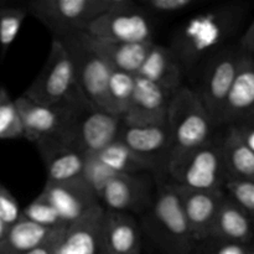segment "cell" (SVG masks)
<instances>
[{"label": "cell", "instance_id": "1", "mask_svg": "<svg viewBox=\"0 0 254 254\" xmlns=\"http://www.w3.org/2000/svg\"><path fill=\"white\" fill-rule=\"evenodd\" d=\"M246 12L242 4H222L197 12L179 25L169 47L185 74L200 68L211 55L225 47L242 25Z\"/></svg>", "mask_w": 254, "mask_h": 254}, {"label": "cell", "instance_id": "2", "mask_svg": "<svg viewBox=\"0 0 254 254\" xmlns=\"http://www.w3.org/2000/svg\"><path fill=\"white\" fill-rule=\"evenodd\" d=\"M143 230L163 254H191L195 246L178 186L161 183L144 211Z\"/></svg>", "mask_w": 254, "mask_h": 254}, {"label": "cell", "instance_id": "3", "mask_svg": "<svg viewBox=\"0 0 254 254\" xmlns=\"http://www.w3.org/2000/svg\"><path fill=\"white\" fill-rule=\"evenodd\" d=\"M166 124L173 139L170 160L207 143L216 128L195 89L185 86L171 98Z\"/></svg>", "mask_w": 254, "mask_h": 254}, {"label": "cell", "instance_id": "4", "mask_svg": "<svg viewBox=\"0 0 254 254\" xmlns=\"http://www.w3.org/2000/svg\"><path fill=\"white\" fill-rule=\"evenodd\" d=\"M170 183L191 190L225 191L228 181L221 150V136L170 160L166 170Z\"/></svg>", "mask_w": 254, "mask_h": 254}, {"label": "cell", "instance_id": "5", "mask_svg": "<svg viewBox=\"0 0 254 254\" xmlns=\"http://www.w3.org/2000/svg\"><path fill=\"white\" fill-rule=\"evenodd\" d=\"M121 0H31L25 4L32 15L46 26L52 39L83 32L93 20L108 12Z\"/></svg>", "mask_w": 254, "mask_h": 254}, {"label": "cell", "instance_id": "6", "mask_svg": "<svg viewBox=\"0 0 254 254\" xmlns=\"http://www.w3.org/2000/svg\"><path fill=\"white\" fill-rule=\"evenodd\" d=\"M87 103L89 102L79 89L62 103L51 107L35 103L25 96L15 99L24 136L35 144L55 136H67L74 116Z\"/></svg>", "mask_w": 254, "mask_h": 254}, {"label": "cell", "instance_id": "7", "mask_svg": "<svg viewBox=\"0 0 254 254\" xmlns=\"http://www.w3.org/2000/svg\"><path fill=\"white\" fill-rule=\"evenodd\" d=\"M82 34L126 44L154 42L153 16L133 0H121L116 7L93 20Z\"/></svg>", "mask_w": 254, "mask_h": 254}, {"label": "cell", "instance_id": "8", "mask_svg": "<svg viewBox=\"0 0 254 254\" xmlns=\"http://www.w3.org/2000/svg\"><path fill=\"white\" fill-rule=\"evenodd\" d=\"M246 52L241 47H223L202 64L196 93L217 128L226 99Z\"/></svg>", "mask_w": 254, "mask_h": 254}, {"label": "cell", "instance_id": "9", "mask_svg": "<svg viewBox=\"0 0 254 254\" xmlns=\"http://www.w3.org/2000/svg\"><path fill=\"white\" fill-rule=\"evenodd\" d=\"M57 40L68 54L79 91L92 106L107 111V86L112 67L88 46L82 32Z\"/></svg>", "mask_w": 254, "mask_h": 254}, {"label": "cell", "instance_id": "10", "mask_svg": "<svg viewBox=\"0 0 254 254\" xmlns=\"http://www.w3.org/2000/svg\"><path fill=\"white\" fill-rule=\"evenodd\" d=\"M77 89L68 54L60 40L52 39L41 71L22 96L37 104L51 107L66 101Z\"/></svg>", "mask_w": 254, "mask_h": 254}, {"label": "cell", "instance_id": "11", "mask_svg": "<svg viewBox=\"0 0 254 254\" xmlns=\"http://www.w3.org/2000/svg\"><path fill=\"white\" fill-rule=\"evenodd\" d=\"M121 128V117L87 103L74 116L66 138L87 155H96L118 139Z\"/></svg>", "mask_w": 254, "mask_h": 254}, {"label": "cell", "instance_id": "12", "mask_svg": "<svg viewBox=\"0 0 254 254\" xmlns=\"http://www.w3.org/2000/svg\"><path fill=\"white\" fill-rule=\"evenodd\" d=\"M118 139L148 165L151 173L166 175L173 154V139L168 124L126 126L122 123Z\"/></svg>", "mask_w": 254, "mask_h": 254}, {"label": "cell", "instance_id": "13", "mask_svg": "<svg viewBox=\"0 0 254 254\" xmlns=\"http://www.w3.org/2000/svg\"><path fill=\"white\" fill-rule=\"evenodd\" d=\"M151 184L145 174H117L106 185L99 203L107 211L144 212L153 200Z\"/></svg>", "mask_w": 254, "mask_h": 254}, {"label": "cell", "instance_id": "14", "mask_svg": "<svg viewBox=\"0 0 254 254\" xmlns=\"http://www.w3.org/2000/svg\"><path fill=\"white\" fill-rule=\"evenodd\" d=\"M46 168V183H64L82 178L88 155L66 136H55L36 143Z\"/></svg>", "mask_w": 254, "mask_h": 254}, {"label": "cell", "instance_id": "15", "mask_svg": "<svg viewBox=\"0 0 254 254\" xmlns=\"http://www.w3.org/2000/svg\"><path fill=\"white\" fill-rule=\"evenodd\" d=\"M173 92L136 76L133 98L127 113L122 117L126 126H163L168 122Z\"/></svg>", "mask_w": 254, "mask_h": 254}, {"label": "cell", "instance_id": "16", "mask_svg": "<svg viewBox=\"0 0 254 254\" xmlns=\"http://www.w3.org/2000/svg\"><path fill=\"white\" fill-rule=\"evenodd\" d=\"M41 193L54 205L66 226L101 205L96 192L83 178L64 183H46Z\"/></svg>", "mask_w": 254, "mask_h": 254}, {"label": "cell", "instance_id": "17", "mask_svg": "<svg viewBox=\"0 0 254 254\" xmlns=\"http://www.w3.org/2000/svg\"><path fill=\"white\" fill-rule=\"evenodd\" d=\"M251 122H254V57L246 52L217 127Z\"/></svg>", "mask_w": 254, "mask_h": 254}, {"label": "cell", "instance_id": "18", "mask_svg": "<svg viewBox=\"0 0 254 254\" xmlns=\"http://www.w3.org/2000/svg\"><path fill=\"white\" fill-rule=\"evenodd\" d=\"M104 208L96 206L64 228L56 254H106L102 242Z\"/></svg>", "mask_w": 254, "mask_h": 254}, {"label": "cell", "instance_id": "19", "mask_svg": "<svg viewBox=\"0 0 254 254\" xmlns=\"http://www.w3.org/2000/svg\"><path fill=\"white\" fill-rule=\"evenodd\" d=\"M178 190L195 243L208 238L212 232L218 208L225 198L226 192L191 190L181 186H178Z\"/></svg>", "mask_w": 254, "mask_h": 254}, {"label": "cell", "instance_id": "20", "mask_svg": "<svg viewBox=\"0 0 254 254\" xmlns=\"http://www.w3.org/2000/svg\"><path fill=\"white\" fill-rule=\"evenodd\" d=\"M102 242L106 254H140L141 231L130 213L104 210Z\"/></svg>", "mask_w": 254, "mask_h": 254}, {"label": "cell", "instance_id": "21", "mask_svg": "<svg viewBox=\"0 0 254 254\" xmlns=\"http://www.w3.org/2000/svg\"><path fill=\"white\" fill-rule=\"evenodd\" d=\"M138 76L175 93L183 87L185 72L170 47L154 42L139 69Z\"/></svg>", "mask_w": 254, "mask_h": 254}, {"label": "cell", "instance_id": "22", "mask_svg": "<svg viewBox=\"0 0 254 254\" xmlns=\"http://www.w3.org/2000/svg\"><path fill=\"white\" fill-rule=\"evenodd\" d=\"M88 46L101 56L112 69L123 71L138 76V72L154 42L146 44H126L94 39L83 34Z\"/></svg>", "mask_w": 254, "mask_h": 254}, {"label": "cell", "instance_id": "23", "mask_svg": "<svg viewBox=\"0 0 254 254\" xmlns=\"http://www.w3.org/2000/svg\"><path fill=\"white\" fill-rule=\"evenodd\" d=\"M210 237L251 246L254 238V223L250 216L226 195L218 208Z\"/></svg>", "mask_w": 254, "mask_h": 254}, {"label": "cell", "instance_id": "24", "mask_svg": "<svg viewBox=\"0 0 254 254\" xmlns=\"http://www.w3.org/2000/svg\"><path fill=\"white\" fill-rule=\"evenodd\" d=\"M221 150L228 180H252L254 153L241 139L233 127H227L221 136Z\"/></svg>", "mask_w": 254, "mask_h": 254}, {"label": "cell", "instance_id": "25", "mask_svg": "<svg viewBox=\"0 0 254 254\" xmlns=\"http://www.w3.org/2000/svg\"><path fill=\"white\" fill-rule=\"evenodd\" d=\"M60 228L61 227H44L21 217V220L9 227L5 238L0 242V254H25L30 252L49 241Z\"/></svg>", "mask_w": 254, "mask_h": 254}, {"label": "cell", "instance_id": "26", "mask_svg": "<svg viewBox=\"0 0 254 254\" xmlns=\"http://www.w3.org/2000/svg\"><path fill=\"white\" fill-rule=\"evenodd\" d=\"M94 156L116 174L151 173L148 165L119 139L109 144Z\"/></svg>", "mask_w": 254, "mask_h": 254}, {"label": "cell", "instance_id": "27", "mask_svg": "<svg viewBox=\"0 0 254 254\" xmlns=\"http://www.w3.org/2000/svg\"><path fill=\"white\" fill-rule=\"evenodd\" d=\"M135 83V74L112 69L107 86V111L109 113L121 118L127 113L133 98Z\"/></svg>", "mask_w": 254, "mask_h": 254}, {"label": "cell", "instance_id": "28", "mask_svg": "<svg viewBox=\"0 0 254 254\" xmlns=\"http://www.w3.org/2000/svg\"><path fill=\"white\" fill-rule=\"evenodd\" d=\"M22 217L36 225L49 228H59L66 226L51 202L40 193L32 202L22 208Z\"/></svg>", "mask_w": 254, "mask_h": 254}, {"label": "cell", "instance_id": "29", "mask_svg": "<svg viewBox=\"0 0 254 254\" xmlns=\"http://www.w3.org/2000/svg\"><path fill=\"white\" fill-rule=\"evenodd\" d=\"M26 15L25 6L6 5L0 7V47L4 51L14 42Z\"/></svg>", "mask_w": 254, "mask_h": 254}, {"label": "cell", "instance_id": "30", "mask_svg": "<svg viewBox=\"0 0 254 254\" xmlns=\"http://www.w3.org/2000/svg\"><path fill=\"white\" fill-rule=\"evenodd\" d=\"M19 136H24V129L16 104L5 92H0V139Z\"/></svg>", "mask_w": 254, "mask_h": 254}, {"label": "cell", "instance_id": "31", "mask_svg": "<svg viewBox=\"0 0 254 254\" xmlns=\"http://www.w3.org/2000/svg\"><path fill=\"white\" fill-rule=\"evenodd\" d=\"M225 192L250 216L254 223V181L228 180L225 185Z\"/></svg>", "mask_w": 254, "mask_h": 254}, {"label": "cell", "instance_id": "32", "mask_svg": "<svg viewBox=\"0 0 254 254\" xmlns=\"http://www.w3.org/2000/svg\"><path fill=\"white\" fill-rule=\"evenodd\" d=\"M116 175V173H113L111 169L107 168L96 156L88 155L86 165H84L83 174H82V178L91 186L92 190L96 192L97 197H98L102 191H103V189L106 188L107 184Z\"/></svg>", "mask_w": 254, "mask_h": 254}, {"label": "cell", "instance_id": "33", "mask_svg": "<svg viewBox=\"0 0 254 254\" xmlns=\"http://www.w3.org/2000/svg\"><path fill=\"white\" fill-rule=\"evenodd\" d=\"M150 16L174 15L189 11L198 5V0H140L135 1Z\"/></svg>", "mask_w": 254, "mask_h": 254}, {"label": "cell", "instance_id": "34", "mask_svg": "<svg viewBox=\"0 0 254 254\" xmlns=\"http://www.w3.org/2000/svg\"><path fill=\"white\" fill-rule=\"evenodd\" d=\"M250 247L251 246L208 237L196 242L191 254H247Z\"/></svg>", "mask_w": 254, "mask_h": 254}, {"label": "cell", "instance_id": "35", "mask_svg": "<svg viewBox=\"0 0 254 254\" xmlns=\"http://www.w3.org/2000/svg\"><path fill=\"white\" fill-rule=\"evenodd\" d=\"M22 210L20 208L16 198L10 193V191L2 185H0V220L7 226L12 225L21 220Z\"/></svg>", "mask_w": 254, "mask_h": 254}, {"label": "cell", "instance_id": "36", "mask_svg": "<svg viewBox=\"0 0 254 254\" xmlns=\"http://www.w3.org/2000/svg\"><path fill=\"white\" fill-rule=\"evenodd\" d=\"M64 227H66V226H64ZM64 227H61L60 230H57V232L55 233V235L52 236L49 241H46V242L42 243L41 246L34 248V250H31L30 252H27L25 254H56L60 237H61Z\"/></svg>", "mask_w": 254, "mask_h": 254}, {"label": "cell", "instance_id": "37", "mask_svg": "<svg viewBox=\"0 0 254 254\" xmlns=\"http://www.w3.org/2000/svg\"><path fill=\"white\" fill-rule=\"evenodd\" d=\"M230 127H233V128L236 129V131H237L238 135L241 136V139L245 141L246 145L254 153V122H251V123L235 124V126Z\"/></svg>", "mask_w": 254, "mask_h": 254}, {"label": "cell", "instance_id": "38", "mask_svg": "<svg viewBox=\"0 0 254 254\" xmlns=\"http://www.w3.org/2000/svg\"><path fill=\"white\" fill-rule=\"evenodd\" d=\"M240 47L247 54L254 55V21L247 27L245 34L241 37Z\"/></svg>", "mask_w": 254, "mask_h": 254}, {"label": "cell", "instance_id": "39", "mask_svg": "<svg viewBox=\"0 0 254 254\" xmlns=\"http://www.w3.org/2000/svg\"><path fill=\"white\" fill-rule=\"evenodd\" d=\"M7 230H9V227H7V226L0 220V242L5 238V236H6L7 233Z\"/></svg>", "mask_w": 254, "mask_h": 254}, {"label": "cell", "instance_id": "40", "mask_svg": "<svg viewBox=\"0 0 254 254\" xmlns=\"http://www.w3.org/2000/svg\"><path fill=\"white\" fill-rule=\"evenodd\" d=\"M247 254H254V246L251 245V247H250V250H248Z\"/></svg>", "mask_w": 254, "mask_h": 254}, {"label": "cell", "instance_id": "41", "mask_svg": "<svg viewBox=\"0 0 254 254\" xmlns=\"http://www.w3.org/2000/svg\"><path fill=\"white\" fill-rule=\"evenodd\" d=\"M252 180H253V181H254V178H253V179H252Z\"/></svg>", "mask_w": 254, "mask_h": 254}]
</instances>
